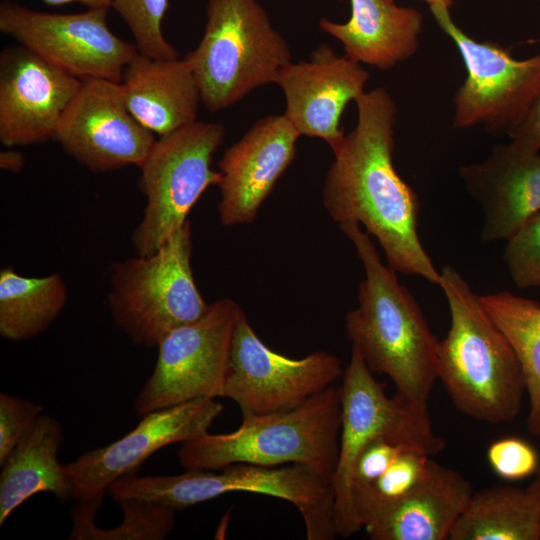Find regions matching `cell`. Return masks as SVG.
<instances>
[{"label":"cell","mask_w":540,"mask_h":540,"mask_svg":"<svg viewBox=\"0 0 540 540\" xmlns=\"http://www.w3.org/2000/svg\"><path fill=\"white\" fill-rule=\"evenodd\" d=\"M43 409L30 400L0 393V466L42 415Z\"/></svg>","instance_id":"cell-31"},{"label":"cell","mask_w":540,"mask_h":540,"mask_svg":"<svg viewBox=\"0 0 540 540\" xmlns=\"http://www.w3.org/2000/svg\"><path fill=\"white\" fill-rule=\"evenodd\" d=\"M169 0H112L111 7L128 26L138 51L156 59L178 58L165 39L162 22Z\"/></svg>","instance_id":"cell-28"},{"label":"cell","mask_w":540,"mask_h":540,"mask_svg":"<svg viewBox=\"0 0 540 540\" xmlns=\"http://www.w3.org/2000/svg\"><path fill=\"white\" fill-rule=\"evenodd\" d=\"M120 85L129 112L154 135L197 121L201 94L185 58L156 59L138 51Z\"/></svg>","instance_id":"cell-21"},{"label":"cell","mask_w":540,"mask_h":540,"mask_svg":"<svg viewBox=\"0 0 540 540\" xmlns=\"http://www.w3.org/2000/svg\"><path fill=\"white\" fill-rule=\"evenodd\" d=\"M487 460L494 473L507 481L527 478L535 474L540 466L536 449L516 437L492 442L487 449Z\"/></svg>","instance_id":"cell-30"},{"label":"cell","mask_w":540,"mask_h":540,"mask_svg":"<svg viewBox=\"0 0 540 540\" xmlns=\"http://www.w3.org/2000/svg\"><path fill=\"white\" fill-rule=\"evenodd\" d=\"M429 8L458 48L467 71L453 98V127L480 125L490 134L508 135L540 94V53L515 59L498 43L469 37L455 24L449 8L439 4Z\"/></svg>","instance_id":"cell-10"},{"label":"cell","mask_w":540,"mask_h":540,"mask_svg":"<svg viewBox=\"0 0 540 540\" xmlns=\"http://www.w3.org/2000/svg\"><path fill=\"white\" fill-rule=\"evenodd\" d=\"M187 469L171 476L130 473L112 486L117 500L138 499L184 509L231 492H250L281 498L297 507L304 518L309 540H331L334 495L331 482L304 464L266 467L235 463L224 468Z\"/></svg>","instance_id":"cell-6"},{"label":"cell","mask_w":540,"mask_h":540,"mask_svg":"<svg viewBox=\"0 0 540 540\" xmlns=\"http://www.w3.org/2000/svg\"><path fill=\"white\" fill-rule=\"evenodd\" d=\"M439 287L451 324L438 344V379L455 408L477 421L510 423L519 415L525 381L518 359L500 329L458 270L445 265Z\"/></svg>","instance_id":"cell-3"},{"label":"cell","mask_w":540,"mask_h":540,"mask_svg":"<svg viewBox=\"0 0 540 540\" xmlns=\"http://www.w3.org/2000/svg\"><path fill=\"white\" fill-rule=\"evenodd\" d=\"M242 312L235 301L223 298L198 320L167 333L157 345L153 372L135 398L136 413L142 417L192 400L221 397Z\"/></svg>","instance_id":"cell-11"},{"label":"cell","mask_w":540,"mask_h":540,"mask_svg":"<svg viewBox=\"0 0 540 540\" xmlns=\"http://www.w3.org/2000/svg\"><path fill=\"white\" fill-rule=\"evenodd\" d=\"M339 226L365 270L358 286V306L345 318L352 349L373 373L391 379L397 395L427 408L438 379L439 340L415 298L399 283L396 271L381 262L369 234L354 222Z\"/></svg>","instance_id":"cell-2"},{"label":"cell","mask_w":540,"mask_h":540,"mask_svg":"<svg viewBox=\"0 0 540 540\" xmlns=\"http://www.w3.org/2000/svg\"><path fill=\"white\" fill-rule=\"evenodd\" d=\"M424 1H426L429 6L439 4L447 8H450L454 4V0H424Z\"/></svg>","instance_id":"cell-38"},{"label":"cell","mask_w":540,"mask_h":540,"mask_svg":"<svg viewBox=\"0 0 540 540\" xmlns=\"http://www.w3.org/2000/svg\"><path fill=\"white\" fill-rule=\"evenodd\" d=\"M222 412L220 402L200 398L145 414L122 438L64 464L72 499L103 500L115 480L136 472L146 459L165 446L184 443L208 432Z\"/></svg>","instance_id":"cell-15"},{"label":"cell","mask_w":540,"mask_h":540,"mask_svg":"<svg viewBox=\"0 0 540 540\" xmlns=\"http://www.w3.org/2000/svg\"><path fill=\"white\" fill-rule=\"evenodd\" d=\"M407 447L395 444L385 437L370 441L358 456L354 468L353 484H371L391 465L397 455Z\"/></svg>","instance_id":"cell-33"},{"label":"cell","mask_w":540,"mask_h":540,"mask_svg":"<svg viewBox=\"0 0 540 540\" xmlns=\"http://www.w3.org/2000/svg\"><path fill=\"white\" fill-rule=\"evenodd\" d=\"M528 488L537 496L540 501V466L535 473L534 480L530 483Z\"/></svg>","instance_id":"cell-37"},{"label":"cell","mask_w":540,"mask_h":540,"mask_svg":"<svg viewBox=\"0 0 540 540\" xmlns=\"http://www.w3.org/2000/svg\"><path fill=\"white\" fill-rule=\"evenodd\" d=\"M59 273L27 277L12 267L0 271V335L11 341L34 338L48 329L67 301Z\"/></svg>","instance_id":"cell-25"},{"label":"cell","mask_w":540,"mask_h":540,"mask_svg":"<svg viewBox=\"0 0 540 540\" xmlns=\"http://www.w3.org/2000/svg\"><path fill=\"white\" fill-rule=\"evenodd\" d=\"M189 220L154 253L114 264L108 306L115 324L137 345L157 347L173 329L194 322L209 309L191 268Z\"/></svg>","instance_id":"cell-8"},{"label":"cell","mask_w":540,"mask_h":540,"mask_svg":"<svg viewBox=\"0 0 540 540\" xmlns=\"http://www.w3.org/2000/svg\"><path fill=\"white\" fill-rule=\"evenodd\" d=\"M473 492L463 474L432 458L423 479L396 497L353 484L358 518L372 540H448Z\"/></svg>","instance_id":"cell-16"},{"label":"cell","mask_w":540,"mask_h":540,"mask_svg":"<svg viewBox=\"0 0 540 540\" xmlns=\"http://www.w3.org/2000/svg\"><path fill=\"white\" fill-rule=\"evenodd\" d=\"M48 5L60 6L78 3L92 9H109L112 0H42Z\"/></svg>","instance_id":"cell-36"},{"label":"cell","mask_w":540,"mask_h":540,"mask_svg":"<svg viewBox=\"0 0 540 540\" xmlns=\"http://www.w3.org/2000/svg\"><path fill=\"white\" fill-rule=\"evenodd\" d=\"M344 370L341 360L326 351L293 359L265 345L241 313L233 333L229 367L221 397L250 418L297 407L333 385Z\"/></svg>","instance_id":"cell-13"},{"label":"cell","mask_w":540,"mask_h":540,"mask_svg":"<svg viewBox=\"0 0 540 540\" xmlns=\"http://www.w3.org/2000/svg\"><path fill=\"white\" fill-rule=\"evenodd\" d=\"M63 440L60 422L44 414L19 440L1 465V526L17 507L37 493H52L61 502L72 498L71 482L58 461Z\"/></svg>","instance_id":"cell-23"},{"label":"cell","mask_w":540,"mask_h":540,"mask_svg":"<svg viewBox=\"0 0 540 540\" xmlns=\"http://www.w3.org/2000/svg\"><path fill=\"white\" fill-rule=\"evenodd\" d=\"M459 176L482 210L483 243L508 241L540 211L539 152L498 144L482 162L460 166Z\"/></svg>","instance_id":"cell-20"},{"label":"cell","mask_w":540,"mask_h":540,"mask_svg":"<svg viewBox=\"0 0 540 540\" xmlns=\"http://www.w3.org/2000/svg\"><path fill=\"white\" fill-rule=\"evenodd\" d=\"M355 103V128L331 148L324 207L339 224H362L393 270L439 285L440 271L418 234V196L393 164L397 106L383 87L364 92Z\"/></svg>","instance_id":"cell-1"},{"label":"cell","mask_w":540,"mask_h":540,"mask_svg":"<svg viewBox=\"0 0 540 540\" xmlns=\"http://www.w3.org/2000/svg\"><path fill=\"white\" fill-rule=\"evenodd\" d=\"M345 23L322 18L320 28L338 39L345 56L357 63L388 70L411 58L418 49L423 16L414 8L388 0H350Z\"/></svg>","instance_id":"cell-22"},{"label":"cell","mask_w":540,"mask_h":540,"mask_svg":"<svg viewBox=\"0 0 540 540\" xmlns=\"http://www.w3.org/2000/svg\"><path fill=\"white\" fill-rule=\"evenodd\" d=\"M224 137L221 123L195 121L155 140L139 166L146 205L132 234L136 255L154 253L185 224L206 189L219 184L212 160Z\"/></svg>","instance_id":"cell-9"},{"label":"cell","mask_w":540,"mask_h":540,"mask_svg":"<svg viewBox=\"0 0 540 540\" xmlns=\"http://www.w3.org/2000/svg\"><path fill=\"white\" fill-rule=\"evenodd\" d=\"M107 11L88 8L79 13H48L5 1L0 4V31L81 80L120 83L138 49L111 31Z\"/></svg>","instance_id":"cell-12"},{"label":"cell","mask_w":540,"mask_h":540,"mask_svg":"<svg viewBox=\"0 0 540 540\" xmlns=\"http://www.w3.org/2000/svg\"><path fill=\"white\" fill-rule=\"evenodd\" d=\"M341 422L340 389L331 385L292 409L243 418L235 431L195 436L182 443L177 456L185 469L304 464L331 482Z\"/></svg>","instance_id":"cell-4"},{"label":"cell","mask_w":540,"mask_h":540,"mask_svg":"<svg viewBox=\"0 0 540 540\" xmlns=\"http://www.w3.org/2000/svg\"><path fill=\"white\" fill-rule=\"evenodd\" d=\"M82 80L18 45L0 55V141L5 147L55 139Z\"/></svg>","instance_id":"cell-17"},{"label":"cell","mask_w":540,"mask_h":540,"mask_svg":"<svg viewBox=\"0 0 540 540\" xmlns=\"http://www.w3.org/2000/svg\"><path fill=\"white\" fill-rule=\"evenodd\" d=\"M369 72L347 56L321 45L309 61L290 62L275 81L285 96L284 116L300 135L334 147L345 135L340 119L346 105L364 93Z\"/></svg>","instance_id":"cell-19"},{"label":"cell","mask_w":540,"mask_h":540,"mask_svg":"<svg viewBox=\"0 0 540 540\" xmlns=\"http://www.w3.org/2000/svg\"><path fill=\"white\" fill-rule=\"evenodd\" d=\"M25 165V159L23 154L13 149V147H6L5 150L0 152V168L11 172H20Z\"/></svg>","instance_id":"cell-35"},{"label":"cell","mask_w":540,"mask_h":540,"mask_svg":"<svg viewBox=\"0 0 540 540\" xmlns=\"http://www.w3.org/2000/svg\"><path fill=\"white\" fill-rule=\"evenodd\" d=\"M55 140L95 173L139 167L155 142L129 112L119 82L85 79L64 111Z\"/></svg>","instance_id":"cell-14"},{"label":"cell","mask_w":540,"mask_h":540,"mask_svg":"<svg viewBox=\"0 0 540 540\" xmlns=\"http://www.w3.org/2000/svg\"><path fill=\"white\" fill-rule=\"evenodd\" d=\"M511 141L519 147L532 151H540V94L522 119L509 133Z\"/></svg>","instance_id":"cell-34"},{"label":"cell","mask_w":540,"mask_h":540,"mask_svg":"<svg viewBox=\"0 0 540 540\" xmlns=\"http://www.w3.org/2000/svg\"><path fill=\"white\" fill-rule=\"evenodd\" d=\"M123 513L121 523L98 528L95 515L102 500H80L71 510V540H163L174 529L175 509L152 501L123 499L116 502Z\"/></svg>","instance_id":"cell-27"},{"label":"cell","mask_w":540,"mask_h":540,"mask_svg":"<svg viewBox=\"0 0 540 540\" xmlns=\"http://www.w3.org/2000/svg\"><path fill=\"white\" fill-rule=\"evenodd\" d=\"M448 540H540V501L528 487L474 491Z\"/></svg>","instance_id":"cell-24"},{"label":"cell","mask_w":540,"mask_h":540,"mask_svg":"<svg viewBox=\"0 0 540 540\" xmlns=\"http://www.w3.org/2000/svg\"><path fill=\"white\" fill-rule=\"evenodd\" d=\"M480 301L510 343L520 364L529 397L527 429L540 436V304L507 291L479 295Z\"/></svg>","instance_id":"cell-26"},{"label":"cell","mask_w":540,"mask_h":540,"mask_svg":"<svg viewBox=\"0 0 540 540\" xmlns=\"http://www.w3.org/2000/svg\"><path fill=\"white\" fill-rule=\"evenodd\" d=\"M340 388L342 422L339 455L331 481L336 535L349 538L362 529L353 500V475L364 447L377 437L434 456L445 449L435 434L428 408L395 394L389 397L360 354L352 349Z\"/></svg>","instance_id":"cell-7"},{"label":"cell","mask_w":540,"mask_h":540,"mask_svg":"<svg viewBox=\"0 0 540 540\" xmlns=\"http://www.w3.org/2000/svg\"><path fill=\"white\" fill-rule=\"evenodd\" d=\"M206 11L202 39L184 58L202 102L215 112L275 83L292 61L288 43L257 0H208Z\"/></svg>","instance_id":"cell-5"},{"label":"cell","mask_w":540,"mask_h":540,"mask_svg":"<svg viewBox=\"0 0 540 540\" xmlns=\"http://www.w3.org/2000/svg\"><path fill=\"white\" fill-rule=\"evenodd\" d=\"M300 133L284 115L266 116L224 152L218 213L225 226L250 223L293 162Z\"/></svg>","instance_id":"cell-18"},{"label":"cell","mask_w":540,"mask_h":540,"mask_svg":"<svg viewBox=\"0 0 540 540\" xmlns=\"http://www.w3.org/2000/svg\"><path fill=\"white\" fill-rule=\"evenodd\" d=\"M388 1H392V2H394V0H388Z\"/></svg>","instance_id":"cell-39"},{"label":"cell","mask_w":540,"mask_h":540,"mask_svg":"<svg viewBox=\"0 0 540 540\" xmlns=\"http://www.w3.org/2000/svg\"><path fill=\"white\" fill-rule=\"evenodd\" d=\"M503 259L518 288L540 287V211L507 241Z\"/></svg>","instance_id":"cell-29"},{"label":"cell","mask_w":540,"mask_h":540,"mask_svg":"<svg viewBox=\"0 0 540 540\" xmlns=\"http://www.w3.org/2000/svg\"><path fill=\"white\" fill-rule=\"evenodd\" d=\"M431 456L413 449H403L389 468L373 483L372 489L383 497H396L408 492L425 476Z\"/></svg>","instance_id":"cell-32"}]
</instances>
